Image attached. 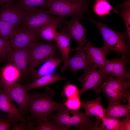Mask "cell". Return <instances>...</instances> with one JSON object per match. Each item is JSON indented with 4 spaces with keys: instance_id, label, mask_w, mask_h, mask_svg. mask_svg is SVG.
Returning <instances> with one entry per match:
<instances>
[{
    "instance_id": "4316f807",
    "label": "cell",
    "mask_w": 130,
    "mask_h": 130,
    "mask_svg": "<svg viewBox=\"0 0 130 130\" xmlns=\"http://www.w3.org/2000/svg\"><path fill=\"white\" fill-rule=\"evenodd\" d=\"M93 9L96 14L99 16L108 14L111 10H114L116 13L118 12L107 0H96Z\"/></svg>"
},
{
    "instance_id": "9a60e30c",
    "label": "cell",
    "mask_w": 130,
    "mask_h": 130,
    "mask_svg": "<svg viewBox=\"0 0 130 130\" xmlns=\"http://www.w3.org/2000/svg\"><path fill=\"white\" fill-rule=\"evenodd\" d=\"M81 48L88 56L93 63L100 68L102 67L108 60L106 55L110 52L103 46L101 47H96L90 41L87 42Z\"/></svg>"
},
{
    "instance_id": "1f68e13d",
    "label": "cell",
    "mask_w": 130,
    "mask_h": 130,
    "mask_svg": "<svg viewBox=\"0 0 130 130\" xmlns=\"http://www.w3.org/2000/svg\"><path fill=\"white\" fill-rule=\"evenodd\" d=\"M14 28L9 23L0 19V37L11 39Z\"/></svg>"
},
{
    "instance_id": "d6986e66",
    "label": "cell",
    "mask_w": 130,
    "mask_h": 130,
    "mask_svg": "<svg viewBox=\"0 0 130 130\" xmlns=\"http://www.w3.org/2000/svg\"><path fill=\"white\" fill-rule=\"evenodd\" d=\"M100 96L97 97L92 101L85 100L82 101L81 107L85 109V113L90 115H94L96 118L102 120L104 117L105 109L101 104Z\"/></svg>"
},
{
    "instance_id": "e0dca14e",
    "label": "cell",
    "mask_w": 130,
    "mask_h": 130,
    "mask_svg": "<svg viewBox=\"0 0 130 130\" xmlns=\"http://www.w3.org/2000/svg\"><path fill=\"white\" fill-rule=\"evenodd\" d=\"M0 110L15 118L18 121H26L20 113L13 101L3 88H0Z\"/></svg>"
},
{
    "instance_id": "4dcf8cb0",
    "label": "cell",
    "mask_w": 130,
    "mask_h": 130,
    "mask_svg": "<svg viewBox=\"0 0 130 130\" xmlns=\"http://www.w3.org/2000/svg\"><path fill=\"white\" fill-rule=\"evenodd\" d=\"M14 118L3 112L0 115V130H7L18 122Z\"/></svg>"
},
{
    "instance_id": "277c9868",
    "label": "cell",
    "mask_w": 130,
    "mask_h": 130,
    "mask_svg": "<svg viewBox=\"0 0 130 130\" xmlns=\"http://www.w3.org/2000/svg\"><path fill=\"white\" fill-rule=\"evenodd\" d=\"M100 88L109 99V103H120L126 101L130 104V91L126 89L130 87V79L122 78H115L110 76Z\"/></svg>"
},
{
    "instance_id": "5bb4252c",
    "label": "cell",
    "mask_w": 130,
    "mask_h": 130,
    "mask_svg": "<svg viewBox=\"0 0 130 130\" xmlns=\"http://www.w3.org/2000/svg\"><path fill=\"white\" fill-rule=\"evenodd\" d=\"M31 47L13 49L8 61L13 64L22 74L27 72L31 60Z\"/></svg>"
},
{
    "instance_id": "d590c367",
    "label": "cell",
    "mask_w": 130,
    "mask_h": 130,
    "mask_svg": "<svg viewBox=\"0 0 130 130\" xmlns=\"http://www.w3.org/2000/svg\"><path fill=\"white\" fill-rule=\"evenodd\" d=\"M130 115L125 117V130H130Z\"/></svg>"
},
{
    "instance_id": "8d00e7d4",
    "label": "cell",
    "mask_w": 130,
    "mask_h": 130,
    "mask_svg": "<svg viewBox=\"0 0 130 130\" xmlns=\"http://www.w3.org/2000/svg\"><path fill=\"white\" fill-rule=\"evenodd\" d=\"M13 0H0V6L7 2L13 1Z\"/></svg>"
},
{
    "instance_id": "836d02e7",
    "label": "cell",
    "mask_w": 130,
    "mask_h": 130,
    "mask_svg": "<svg viewBox=\"0 0 130 130\" xmlns=\"http://www.w3.org/2000/svg\"><path fill=\"white\" fill-rule=\"evenodd\" d=\"M79 96L67 99L64 104L68 109L73 110H79L81 107L82 101Z\"/></svg>"
},
{
    "instance_id": "cb8c5ba5",
    "label": "cell",
    "mask_w": 130,
    "mask_h": 130,
    "mask_svg": "<svg viewBox=\"0 0 130 130\" xmlns=\"http://www.w3.org/2000/svg\"><path fill=\"white\" fill-rule=\"evenodd\" d=\"M8 63L1 70L0 81L16 82L22 74L13 64L11 63Z\"/></svg>"
},
{
    "instance_id": "8fae6325",
    "label": "cell",
    "mask_w": 130,
    "mask_h": 130,
    "mask_svg": "<svg viewBox=\"0 0 130 130\" xmlns=\"http://www.w3.org/2000/svg\"><path fill=\"white\" fill-rule=\"evenodd\" d=\"M41 39L36 31L21 25L14 28L10 41L13 49L31 47Z\"/></svg>"
},
{
    "instance_id": "7a4b0ae2",
    "label": "cell",
    "mask_w": 130,
    "mask_h": 130,
    "mask_svg": "<svg viewBox=\"0 0 130 130\" xmlns=\"http://www.w3.org/2000/svg\"><path fill=\"white\" fill-rule=\"evenodd\" d=\"M55 93L49 86L47 87L42 92H35L28 94L27 112L30 114L28 120L35 119H44L54 110L58 111L65 106L64 104L54 101Z\"/></svg>"
},
{
    "instance_id": "5b68a950",
    "label": "cell",
    "mask_w": 130,
    "mask_h": 130,
    "mask_svg": "<svg viewBox=\"0 0 130 130\" xmlns=\"http://www.w3.org/2000/svg\"><path fill=\"white\" fill-rule=\"evenodd\" d=\"M89 7L88 0H51L48 11L58 16H80L89 11Z\"/></svg>"
},
{
    "instance_id": "4fadbf2b",
    "label": "cell",
    "mask_w": 130,
    "mask_h": 130,
    "mask_svg": "<svg viewBox=\"0 0 130 130\" xmlns=\"http://www.w3.org/2000/svg\"><path fill=\"white\" fill-rule=\"evenodd\" d=\"M120 58L108 60L104 65L100 69L108 75L116 76L128 79L130 78V72L127 70L128 58L124 54Z\"/></svg>"
},
{
    "instance_id": "52a82bcc",
    "label": "cell",
    "mask_w": 130,
    "mask_h": 130,
    "mask_svg": "<svg viewBox=\"0 0 130 130\" xmlns=\"http://www.w3.org/2000/svg\"><path fill=\"white\" fill-rule=\"evenodd\" d=\"M25 19L21 25L27 28L35 31L51 21L57 22L61 26L65 20V18L54 16L48 10L41 8H33L27 10Z\"/></svg>"
},
{
    "instance_id": "d6a6232c",
    "label": "cell",
    "mask_w": 130,
    "mask_h": 130,
    "mask_svg": "<svg viewBox=\"0 0 130 130\" xmlns=\"http://www.w3.org/2000/svg\"><path fill=\"white\" fill-rule=\"evenodd\" d=\"M79 93L77 87L69 81L64 86L63 95L67 99L79 96Z\"/></svg>"
},
{
    "instance_id": "603a6c76",
    "label": "cell",
    "mask_w": 130,
    "mask_h": 130,
    "mask_svg": "<svg viewBox=\"0 0 130 130\" xmlns=\"http://www.w3.org/2000/svg\"><path fill=\"white\" fill-rule=\"evenodd\" d=\"M105 117L117 118L130 115V104L121 105L120 103H109L105 109Z\"/></svg>"
},
{
    "instance_id": "9c48e42d",
    "label": "cell",
    "mask_w": 130,
    "mask_h": 130,
    "mask_svg": "<svg viewBox=\"0 0 130 130\" xmlns=\"http://www.w3.org/2000/svg\"><path fill=\"white\" fill-rule=\"evenodd\" d=\"M27 12L18 2H9L0 6V19L9 23L15 28L22 24Z\"/></svg>"
},
{
    "instance_id": "f1b7e54d",
    "label": "cell",
    "mask_w": 130,
    "mask_h": 130,
    "mask_svg": "<svg viewBox=\"0 0 130 130\" xmlns=\"http://www.w3.org/2000/svg\"><path fill=\"white\" fill-rule=\"evenodd\" d=\"M130 0L124 1L119 5L118 7L121 10L120 15L124 20L126 26V32L129 40L130 39Z\"/></svg>"
},
{
    "instance_id": "e575fe53",
    "label": "cell",
    "mask_w": 130,
    "mask_h": 130,
    "mask_svg": "<svg viewBox=\"0 0 130 130\" xmlns=\"http://www.w3.org/2000/svg\"><path fill=\"white\" fill-rule=\"evenodd\" d=\"M27 122V121L25 122H20V123L18 122L12 126V130H24L26 128Z\"/></svg>"
},
{
    "instance_id": "7c38bea8",
    "label": "cell",
    "mask_w": 130,
    "mask_h": 130,
    "mask_svg": "<svg viewBox=\"0 0 130 130\" xmlns=\"http://www.w3.org/2000/svg\"><path fill=\"white\" fill-rule=\"evenodd\" d=\"M79 16L76 15L72 17L70 20L65 21L64 24L66 26L60 28L61 31L66 33L71 39L77 43L78 46L76 48V51L84 46L88 41L86 36L87 30L80 22Z\"/></svg>"
},
{
    "instance_id": "ba28073f",
    "label": "cell",
    "mask_w": 130,
    "mask_h": 130,
    "mask_svg": "<svg viewBox=\"0 0 130 130\" xmlns=\"http://www.w3.org/2000/svg\"><path fill=\"white\" fill-rule=\"evenodd\" d=\"M98 66L92 64L84 69L83 75L78 78L82 84L81 89L80 90L79 96L86 91L90 90H95L98 93L101 91L100 86L103 80L108 76L100 69H97Z\"/></svg>"
},
{
    "instance_id": "8992f818",
    "label": "cell",
    "mask_w": 130,
    "mask_h": 130,
    "mask_svg": "<svg viewBox=\"0 0 130 130\" xmlns=\"http://www.w3.org/2000/svg\"><path fill=\"white\" fill-rule=\"evenodd\" d=\"M31 60L27 72L32 73L39 65L50 58H56L60 52L55 41L43 42L41 40L31 47Z\"/></svg>"
},
{
    "instance_id": "6da1fadb",
    "label": "cell",
    "mask_w": 130,
    "mask_h": 130,
    "mask_svg": "<svg viewBox=\"0 0 130 130\" xmlns=\"http://www.w3.org/2000/svg\"><path fill=\"white\" fill-rule=\"evenodd\" d=\"M49 116L53 123L64 130H68L72 127L80 130H101L98 125L101 120L94 118L79 110H71L65 107L56 114L51 113Z\"/></svg>"
},
{
    "instance_id": "83f0119b",
    "label": "cell",
    "mask_w": 130,
    "mask_h": 130,
    "mask_svg": "<svg viewBox=\"0 0 130 130\" xmlns=\"http://www.w3.org/2000/svg\"><path fill=\"white\" fill-rule=\"evenodd\" d=\"M51 0H20L18 3L26 10L33 8H49Z\"/></svg>"
},
{
    "instance_id": "2e32d148",
    "label": "cell",
    "mask_w": 130,
    "mask_h": 130,
    "mask_svg": "<svg viewBox=\"0 0 130 130\" xmlns=\"http://www.w3.org/2000/svg\"><path fill=\"white\" fill-rule=\"evenodd\" d=\"M71 39L67 34L61 31L60 32H58L55 40L63 60L64 63L60 69L62 72H65L68 67L69 54L71 52L73 51V49H71L70 48Z\"/></svg>"
},
{
    "instance_id": "484cf974",
    "label": "cell",
    "mask_w": 130,
    "mask_h": 130,
    "mask_svg": "<svg viewBox=\"0 0 130 130\" xmlns=\"http://www.w3.org/2000/svg\"><path fill=\"white\" fill-rule=\"evenodd\" d=\"M99 126L101 130H125V118L122 120L104 117Z\"/></svg>"
},
{
    "instance_id": "d4e9b609",
    "label": "cell",
    "mask_w": 130,
    "mask_h": 130,
    "mask_svg": "<svg viewBox=\"0 0 130 130\" xmlns=\"http://www.w3.org/2000/svg\"><path fill=\"white\" fill-rule=\"evenodd\" d=\"M31 121L36 123L37 126L33 125L32 121L27 123L26 128L29 130H64L54 124L50 118L44 119H35Z\"/></svg>"
},
{
    "instance_id": "3957f363",
    "label": "cell",
    "mask_w": 130,
    "mask_h": 130,
    "mask_svg": "<svg viewBox=\"0 0 130 130\" xmlns=\"http://www.w3.org/2000/svg\"><path fill=\"white\" fill-rule=\"evenodd\" d=\"M80 20H88L93 23L101 33L104 42V46L109 51H114L118 55L124 54L127 57L130 53V42L126 32H120L115 31L101 21H96L91 18L81 17Z\"/></svg>"
},
{
    "instance_id": "ffe728a7",
    "label": "cell",
    "mask_w": 130,
    "mask_h": 130,
    "mask_svg": "<svg viewBox=\"0 0 130 130\" xmlns=\"http://www.w3.org/2000/svg\"><path fill=\"white\" fill-rule=\"evenodd\" d=\"M63 62V60L62 58H49L44 62L38 69H35L32 72L31 74L32 82L44 75L54 73L57 67Z\"/></svg>"
},
{
    "instance_id": "f546056e",
    "label": "cell",
    "mask_w": 130,
    "mask_h": 130,
    "mask_svg": "<svg viewBox=\"0 0 130 130\" xmlns=\"http://www.w3.org/2000/svg\"><path fill=\"white\" fill-rule=\"evenodd\" d=\"M13 50L10 40L5 37H0V59L8 62Z\"/></svg>"
},
{
    "instance_id": "7402d4cb",
    "label": "cell",
    "mask_w": 130,
    "mask_h": 130,
    "mask_svg": "<svg viewBox=\"0 0 130 130\" xmlns=\"http://www.w3.org/2000/svg\"><path fill=\"white\" fill-rule=\"evenodd\" d=\"M66 79L65 77L63 76L54 73H50L42 76L30 84L23 85L27 92L34 88L46 85L59 80H64Z\"/></svg>"
},
{
    "instance_id": "44dd1931",
    "label": "cell",
    "mask_w": 130,
    "mask_h": 130,
    "mask_svg": "<svg viewBox=\"0 0 130 130\" xmlns=\"http://www.w3.org/2000/svg\"><path fill=\"white\" fill-rule=\"evenodd\" d=\"M59 23L55 21H51L46 23L35 31L40 39L50 41L55 40L58 33V27H62Z\"/></svg>"
},
{
    "instance_id": "30bf717a",
    "label": "cell",
    "mask_w": 130,
    "mask_h": 130,
    "mask_svg": "<svg viewBox=\"0 0 130 130\" xmlns=\"http://www.w3.org/2000/svg\"><path fill=\"white\" fill-rule=\"evenodd\" d=\"M0 86L3 89L13 101L18 104L21 115L27 112L28 94L23 85L15 82L0 81Z\"/></svg>"
},
{
    "instance_id": "ac0fdd59",
    "label": "cell",
    "mask_w": 130,
    "mask_h": 130,
    "mask_svg": "<svg viewBox=\"0 0 130 130\" xmlns=\"http://www.w3.org/2000/svg\"><path fill=\"white\" fill-rule=\"evenodd\" d=\"M76 51L75 55L69 58L68 62L70 71H72L74 73H76L81 70L85 69L93 64L81 48Z\"/></svg>"
}]
</instances>
